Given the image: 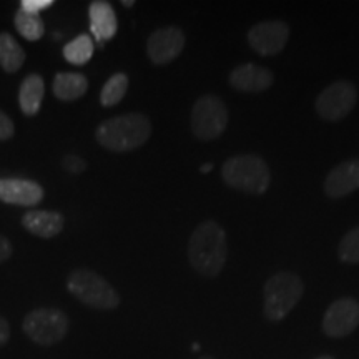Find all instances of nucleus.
I'll list each match as a JSON object with an SVG mask.
<instances>
[{
	"instance_id": "nucleus-1",
	"label": "nucleus",
	"mask_w": 359,
	"mask_h": 359,
	"mask_svg": "<svg viewBox=\"0 0 359 359\" xmlns=\"http://www.w3.org/2000/svg\"><path fill=\"white\" fill-rule=\"evenodd\" d=\"M228 258L226 233L217 222L208 219L195 228L188 241V262L205 278L222 273Z\"/></svg>"
},
{
	"instance_id": "nucleus-2",
	"label": "nucleus",
	"mask_w": 359,
	"mask_h": 359,
	"mask_svg": "<svg viewBox=\"0 0 359 359\" xmlns=\"http://www.w3.org/2000/svg\"><path fill=\"white\" fill-rule=\"evenodd\" d=\"M151 135V123L143 114L114 116L98 125L95 138L103 148L125 154L145 145Z\"/></svg>"
},
{
	"instance_id": "nucleus-3",
	"label": "nucleus",
	"mask_w": 359,
	"mask_h": 359,
	"mask_svg": "<svg viewBox=\"0 0 359 359\" xmlns=\"http://www.w3.org/2000/svg\"><path fill=\"white\" fill-rule=\"evenodd\" d=\"M222 178L228 187L238 191L262 195L271 183L268 163L258 155H236L222 167Z\"/></svg>"
},
{
	"instance_id": "nucleus-4",
	"label": "nucleus",
	"mask_w": 359,
	"mask_h": 359,
	"mask_svg": "<svg viewBox=\"0 0 359 359\" xmlns=\"http://www.w3.org/2000/svg\"><path fill=\"white\" fill-rule=\"evenodd\" d=\"M67 290L85 306L110 311L120 306L118 291L92 269H74L67 278Z\"/></svg>"
},
{
	"instance_id": "nucleus-5",
	"label": "nucleus",
	"mask_w": 359,
	"mask_h": 359,
	"mask_svg": "<svg viewBox=\"0 0 359 359\" xmlns=\"http://www.w3.org/2000/svg\"><path fill=\"white\" fill-rule=\"evenodd\" d=\"M304 293L302 278L294 273L280 271L264 285V314L269 321H281L293 311Z\"/></svg>"
},
{
	"instance_id": "nucleus-6",
	"label": "nucleus",
	"mask_w": 359,
	"mask_h": 359,
	"mask_svg": "<svg viewBox=\"0 0 359 359\" xmlns=\"http://www.w3.org/2000/svg\"><path fill=\"white\" fill-rule=\"evenodd\" d=\"M70 320L58 308L32 309L22 321V331L39 346H53L69 334Z\"/></svg>"
},
{
	"instance_id": "nucleus-7",
	"label": "nucleus",
	"mask_w": 359,
	"mask_h": 359,
	"mask_svg": "<svg viewBox=\"0 0 359 359\" xmlns=\"http://www.w3.org/2000/svg\"><path fill=\"white\" fill-rule=\"evenodd\" d=\"M226 127L228 109L222 98L203 95L195 102L191 109V132L198 140H217Z\"/></svg>"
},
{
	"instance_id": "nucleus-8",
	"label": "nucleus",
	"mask_w": 359,
	"mask_h": 359,
	"mask_svg": "<svg viewBox=\"0 0 359 359\" xmlns=\"http://www.w3.org/2000/svg\"><path fill=\"white\" fill-rule=\"evenodd\" d=\"M358 102V88L348 80H338L326 87L316 98V111L321 118L338 122L354 109Z\"/></svg>"
},
{
	"instance_id": "nucleus-9",
	"label": "nucleus",
	"mask_w": 359,
	"mask_h": 359,
	"mask_svg": "<svg viewBox=\"0 0 359 359\" xmlns=\"http://www.w3.org/2000/svg\"><path fill=\"white\" fill-rule=\"evenodd\" d=\"M359 326V303L354 298H341L326 309L323 331L330 338H346Z\"/></svg>"
},
{
	"instance_id": "nucleus-10",
	"label": "nucleus",
	"mask_w": 359,
	"mask_h": 359,
	"mask_svg": "<svg viewBox=\"0 0 359 359\" xmlns=\"http://www.w3.org/2000/svg\"><path fill=\"white\" fill-rule=\"evenodd\" d=\"M290 39V27L281 20L259 22L248 30V42L255 52L271 57L285 48Z\"/></svg>"
},
{
	"instance_id": "nucleus-11",
	"label": "nucleus",
	"mask_w": 359,
	"mask_h": 359,
	"mask_svg": "<svg viewBox=\"0 0 359 359\" xmlns=\"http://www.w3.org/2000/svg\"><path fill=\"white\" fill-rule=\"evenodd\" d=\"M187 37L178 27H163L148 37L147 53L155 65H165L183 52Z\"/></svg>"
},
{
	"instance_id": "nucleus-12",
	"label": "nucleus",
	"mask_w": 359,
	"mask_h": 359,
	"mask_svg": "<svg viewBox=\"0 0 359 359\" xmlns=\"http://www.w3.org/2000/svg\"><path fill=\"white\" fill-rule=\"evenodd\" d=\"M43 188L25 178H0V201L17 206H35L43 200Z\"/></svg>"
},
{
	"instance_id": "nucleus-13",
	"label": "nucleus",
	"mask_w": 359,
	"mask_h": 359,
	"mask_svg": "<svg viewBox=\"0 0 359 359\" xmlns=\"http://www.w3.org/2000/svg\"><path fill=\"white\" fill-rule=\"evenodd\" d=\"M359 190V158L339 163L327 173L325 193L330 198L338 200Z\"/></svg>"
},
{
	"instance_id": "nucleus-14",
	"label": "nucleus",
	"mask_w": 359,
	"mask_h": 359,
	"mask_svg": "<svg viewBox=\"0 0 359 359\" xmlns=\"http://www.w3.org/2000/svg\"><path fill=\"white\" fill-rule=\"evenodd\" d=\"M228 82L235 90L248 93H259L273 85L271 70L257 64H243L231 70Z\"/></svg>"
},
{
	"instance_id": "nucleus-15",
	"label": "nucleus",
	"mask_w": 359,
	"mask_h": 359,
	"mask_svg": "<svg viewBox=\"0 0 359 359\" xmlns=\"http://www.w3.org/2000/svg\"><path fill=\"white\" fill-rule=\"evenodd\" d=\"M88 19L90 30H92L93 39L98 43H105L115 37L118 30V20H116L115 11L111 4L105 0H95L88 6Z\"/></svg>"
},
{
	"instance_id": "nucleus-16",
	"label": "nucleus",
	"mask_w": 359,
	"mask_h": 359,
	"mask_svg": "<svg viewBox=\"0 0 359 359\" xmlns=\"http://www.w3.org/2000/svg\"><path fill=\"white\" fill-rule=\"evenodd\" d=\"M22 226L39 238H55L64 230V217L47 210H30L22 218Z\"/></svg>"
},
{
	"instance_id": "nucleus-17",
	"label": "nucleus",
	"mask_w": 359,
	"mask_h": 359,
	"mask_svg": "<svg viewBox=\"0 0 359 359\" xmlns=\"http://www.w3.org/2000/svg\"><path fill=\"white\" fill-rule=\"evenodd\" d=\"M88 90V80L82 74L75 72H60L52 83V92L58 100L74 102L82 98Z\"/></svg>"
},
{
	"instance_id": "nucleus-18",
	"label": "nucleus",
	"mask_w": 359,
	"mask_h": 359,
	"mask_svg": "<svg viewBox=\"0 0 359 359\" xmlns=\"http://www.w3.org/2000/svg\"><path fill=\"white\" fill-rule=\"evenodd\" d=\"M45 95L43 79L39 74H30L24 79L19 90V105L22 114L34 116L42 109V100Z\"/></svg>"
},
{
	"instance_id": "nucleus-19",
	"label": "nucleus",
	"mask_w": 359,
	"mask_h": 359,
	"mask_svg": "<svg viewBox=\"0 0 359 359\" xmlns=\"http://www.w3.org/2000/svg\"><path fill=\"white\" fill-rule=\"evenodd\" d=\"M25 62V50L20 47V43L12 37L11 34H0V67L13 74L19 72Z\"/></svg>"
},
{
	"instance_id": "nucleus-20",
	"label": "nucleus",
	"mask_w": 359,
	"mask_h": 359,
	"mask_svg": "<svg viewBox=\"0 0 359 359\" xmlns=\"http://www.w3.org/2000/svg\"><path fill=\"white\" fill-rule=\"evenodd\" d=\"M93 52H95V43L90 35L82 34L74 40H70L69 43H65L64 53L65 60L72 65H85L90 58L93 57Z\"/></svg>"
},
{
	"instance_id": "nucleus-21",
	"label": "nucleus",
	"mask_w": 359,
	"mask_h": 359,
	"mask_svg": "<svg viewBox=\"0 0 359 359\" xmlns=\"http://www.w3.org/2000/svg\"><path fill=\"white\" fill-rule=\"evenodd\" d=\"M13 24H15L17 32H19L22 37L29 42H37L43 37L45 34V24L40 17V13H30L19 8L15 12V19H13Z\"/></svg>"
},
{
	"instance_id": "nucleus-22",
	"label": "nucleus",
	"mask_w": 359,
	"mask_h": 359,
	"mask_svg": "<svg viewBox=\"0 0 359 359\" xmlns=\"http://www.w3.org/2000/svg\"><path fill=\"white\" fill-rule=\"evenodd\" d=\"M130 80L127 74H114L111 77L107 80L105 85H103L100 90V103L103 107H115L116 103L123 100V97L127 95Z\"/></svg>"
},
{
	"instance_id": "nucleus-23",
	"label": "nucleus",
	"mask_w": 359,
	"mask_h": 359,
	"mask_svg": "<svg viewBox=\"0 0 359 359\" xmlns=\"http://www.w3.org/2000/svg\"><path fill=\"white\" fill-rule=\"evenodd\" d=\"M338 257L344 263H359V226L349 230L339 241Z\"/></svg>"
},
{
	"instance_id": "nucleus-24",
	"label": "nucleus",
	"mask_w": 359,
	"mask_h": 359,
	"mask_svg": "<svg viewBox=\"0 0 359 359\" xmlns=\"http://www.w3.org/2000/svg\"><path fill=\"white\" fill-rule=\"evenodd\" d=\"M62 165H64L67 172L74 175L83 173L85 170H87V161H85L80 155H75V154L65 155L64 160H62Z\"/></svg>"
},
{
	"instance_id": "nucleus-25",
	"label": "nucleus",
	"mask_w": 359,
	"mask_h": 359,
	"mask_svg": "<svg viewBox=\"0 0 359 359\" xmlns=\"http://www.w3.org/2000/svg\"><path fill=\"white\" fill-rule=\"evenodd\" d=\"M53 6V0H22L20 8L30 13H40Z\"/></svg>"
},
{
	"instance_id": "nucleus-26",
	"label": "nucleus",
	"mask_w": 359,
	"mask_h": 359,
	"mask_svg": "<svg viewBox=\"0 0 359 359\" xmlns=\"http://www.w3.org/2000/svg\"><path fill=\"white\" fill-rule=\"evenodd\" d=\"M13 133H15V127H13L12 118L6 111L0 110V142H6L8 138H12Z\"/></svg>"
},
{
	"instance_id": "nucleus-27",
	"label": "nucleus",
	"mask_w": 359,
	"mask_h": 359,
	"mask_svg": "<svg viewBox=\"0 0 359 359\" xmlns=\"http://www.w3.org/2000/svg\"><path fill=\"white\" fill-rule=\"evenodd\" d=\"M12 253H13V246L11 243V240L4 235H0V263L7 262V259L12 257Z\"/></svg>"
},
{
	"instance_id": "nucleus-28",
	"label": "nucleus",
	"mask_w": 359,
	"mask_h": 359,
	"mask_svg": "<svg viewBox=\"0 0 359 359\" xmlns=\"http://www.w3.org/2000/svg\"><path fill=\"white\" fill-rule=\"evenodd\" d=\"M11 339V325L4 316H0V348H4Z\"/></svg>"
},
{
	"instance_id": "nucleus-29",
	"label": "nucleus",
	"mask_w": 359,
	"mask_h": 359,
	"mask_svg": "<svg viewBox=\"0 0 359 359\" xmlns=\"http://www.w3.org/2000/svg\"><path fill=\"white\" fill-rule=\"evenodd\" d=\"M122 6H125V7H133L135 2H133V0H132V2H128V0H123Z\"/></svg>"
},
{
	"instance_id": "nucleus-30",
	"label": "nucleus",
	"mask_w": 359,
	"mask_h": 359,
	"mask_svg": "<svg viewBox=\"0 0 359 359\" xmlns=\"http://www.w3.org/2000/svg\"><path fill=\"white\" fill-rule=\"evenodd\" d=\"M210 168H212V165H210V163H205L203 165V168H201V172H210Z\"/></svg>"
},
{
	"instance_id": "nucleus-31",
	"label": "nucleus",
	"mask_w": 359,
	"mask_h": 359,
	"mask_svg": "<svg viewBox=\"0 0 359 359\" xmlns=\"http://www.w3.org/2000/svg\"><path fill=\"white\" fill-rule=\"evenodd\" d=\"M316 359H334L333 356H327V354H325V356H320V358H316Z\"/></svg>"
},
{
	"instance_id": "nucleus-32",
	"label": "nucleus",
	"mask_w": 359,
	"mask_h": 359,
	"mask_svg": "<svg viewBox=\"0 0 359 359\" xmlns=\"http://www.w3.org/2000/svg\"><path fill=\"white\" fill-rule=\"evenodd\" d=\"M200 359H215V358H210V356H201Z\"/></svg>"
}]
</instances>
